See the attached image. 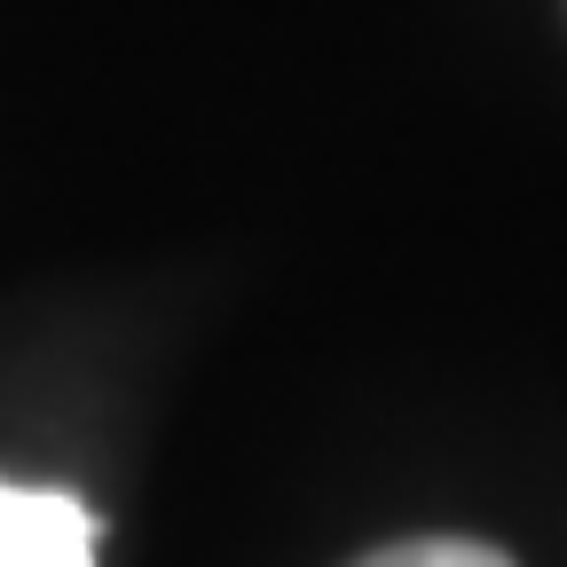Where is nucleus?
Listing matches in <instances>:
<instances>
[{
    "mask_svg": "<svg viewBox=\"0 0 567 567\" xmlns=\"http://www.w3.org/2000/svg\"><path fill=\"white\" fill-rule=\"evenodd\" d=\"M0 567H95V513L63 488L0 481Z\"/></svg>",
    "mask_w": 567,
    "mask_h": 567,
    "instance_id": "nucleus-1",
    "label": "nucleus"
},
{
    "mask_svg": "<svg viewBox=\"0 0 567 567\" xmlns=\"http://www.w3.org/2000/svg\"><path fill=\"white\" fill-rule=\"evenodd\" d=\"M354 567H513L496 544H473V536H410V544H386Z\"/></svg>",
    "mask_w": 567,
    "mask_h": 567,
    "instance_id": "nucleus-2",
    "label": "nucleus"
}]
</instances>
